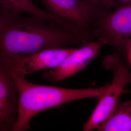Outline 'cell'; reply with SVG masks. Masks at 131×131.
Here are the masks:
<instances>
[{
    "mask_svg": "<svg viewBox=\"0 0 131 131\" xmlns=\"http://www.w3.org/2000/svg\"><path fill=\"white\" fill-rule=\"evenodd\" d=\"M76 48L69 47L47 49L25 56L9 65H2L4 66L10 73L25 77L40 70L56 68L74 51Z\"/></svg>",
    "mask_w": 131,
    "mask_h": 131,
    "instance_id": "7",
    "label": "cell"
},
{
    "mask_svg": "<svg viewBox=\"0 0 131 131\" xmlns=\"http://www.w3.org/2000/svg\"><path fill=\"white\" fill-rule=\"evenodd\" d=\"M93 40L124 52L131 51V3L97 14L91 29Z\"/></svg>",
    "mask_w": 131,
    "mask_h": 131,
    "instance_id": "4",
    "label": "cell"
},
{
    "mask_svg": "<svg viewBox=\"0 0 131 131\" xmlns=\"http://www.w3.org/2000/svg\"><path fill=\"white\" fill-rule=\"evenodd\" d=\"M94 10L96 15L104 9L102 7V0H83Z\"/></svg>",
    "mask_w": 131,
    "mask_h": 131,
    "instance_id": "12",
    "label": "cell"
},
{
    "mask_svg": "<svg viewBox=\"0 0 131 131\" xmlns=\"http://www.w3.org/2000/svg\"><path fill=\"white\" fill-rule=\"evenodd\" d=\"M10 74L18 88L20 97L18 117L12 131L29 130L33 117L48 109L82 99H99L108 84L97 88L68 89L34 84L25 77Z\"/></svg>",
    "mask_w": 131,
    "mask_h": 131,
    "instance_id": "2",
    "label": "cell"
},
{
    "mask_svg": "<svg viewBox=\"0 0 131 131\" xmlns=\"http://www.w3.org/2000/svg\"><path fill=\"white\" fill-rule=\"evenodd\" d=\"M48 12L69 23L89 41L94 40L91 29L96 13L83 0H42Z\"/></svg>",
    "mask_w": 131,
    "mask_h": 131,
    "instance_id": "5",
    "label": "cell"
},
{
    "mask_svg": "<svg viewBox=\"0 0 131 131\" xmlns=\"http://www.w3.org/2000/svg\"><path fill=\"white\" fill-rule=\"evenodd\" d=\"M103 42L94 40L84 43L76 48L57 67L42 73L44 79L53 83L66 79L83 70L93 59L97 58L102 47Z\"/></svg>",
    "mask_w": 131,
    "mask_h": 131,
    "instance_id": "6",
    "label": "cell"
},
{
    "mask_svg": "<svg viewBox=\"0 0 131 131\" xmlns=\"http://www.w3.org/2000/svg\"><path fill=\"white\" fill-rule=\"evenodd\" d=\"M103 65L112 71V80L99 98L89 119L84 124V131L97 130L112 114L125 87L131 84V70L118 54L115 53L106 56Z\"/></svg>",
    "mask_w": 131,
    "mask_h": 131,
    "instance_id": "3",
    "label": "cell"
},
{
    "mask_svg": "<svg viewBox=\"0 0 131 131\" xmlns=\"http://www.w3.org/2000/svg\"><path fill=\"white\" fill-rule=\"evenodd\" d=\"M98 131H131V100L118 103Z\"/></svg>",
    "mask_w": 131,
    "mask_h": 131,
    "instance_id": "10",
    "label": "cell"
},
{
    "mask_svg": "<svg viewBox=\"0 0 131 131\" xmlns=\"http://www.w3.org/2000/svg\"><path fill=\"white\" fill-rule=\"evenodd\" d=\"M0 4L1 8L10 10L16 12L44 18L63 24L81 34L71 24L60 19L49 12H46L39 8L33 3L32 0H0Z\"/></svg>",
    "mask_w": 131,
    "mask_h": 131,
    "instance_id": "9",
    "label": "cell"
},
{
    "mask_svg": "<svg viewBox=\"0 0 131 131\" xmlns=\"http://www.w3.org/2000/svg\"><path fill=\"white\" fill-rule=\"evenodd\" d=\"M19 104V94L14 80L7 69L0 64V131H13Z\"/></svg>",
    "mask_w": 131,
    "mask_h": 131,
    "instance_id": "8",
    "label": "cell"
},
{
    "mask_svg": "<svg viewBox=\"0 0 131 131\" xmlns=\"http://www.w3.org/2000/svg\"><path fill=\"white\" fill-rule=\"evenodd\" d=\"M131 3V0H102L104 9L110 10L122 5Z\"/></svg>",
    "mask_w": 131,
    "mask_h": 131,
    "instance_id": "11",
    "label": "cell"
},
{
    "mask_svg": "<svg viewBox=\"0 0 131 131\" xmlns=\"http://www.w3.org/2000/svg\"><path fill=\"white\" fill-rule=\"evenodd\" d=\"M86 42L81 34L63 24L1 8L0 64L4 65L43 50L80 47Z\"/></svg>",
    "mask_w": 131,
    "mask_h": 131,
    "instance_id": "1",
    "label": "cell"
}]
</instances>
